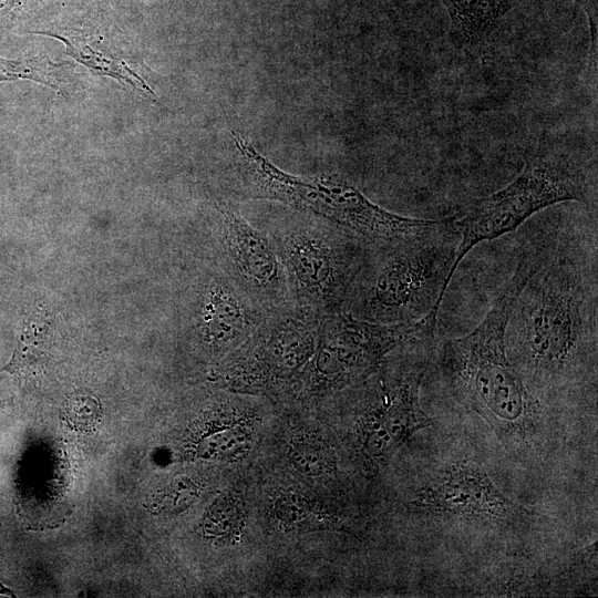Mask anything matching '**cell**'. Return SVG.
I'll use <instances>...</instances> for the list:
<instances>
[{
	"label": "cell",
	"instance_id": "obj_1",
	"mask_svg": "<svg viewBox=\"0 0 598 598\" xmlns=\"http://www.w3.org/2000/svg\"><path fill=\"white\" fill-rule=\"evenodd\" d=\"M533 267L505 332L509 360L538 380L570 375L597 342L596 244L533 246Z\"/></svg>",
	"mask_w": 598,
	"mask_h": 598
},
{
	"label": "cell",
	"instance_id": "obj_2",
	"mask_svg": "<svg viewBox=\"0 0 598 598\" xmlns=\"http://www.w3.org/2000/svg\"><path fill=\"white\" fill-rule=\"evenodd\" d=\"M532 246L483 320L468 333L441 347V367L457 398L505 441L523 442L534 432L537 403L508 358L505 332L514 300L533 267Z\"/></svg>",
	"mask_w": 598,
	"mask_h": 598
},
{
	"label": "cell",
	"instance_id": "obj_3",
	"mask_svg": "<svg viewBox=\"0 0 598 598\" xmlns=\"http://www.w3.org/2000/svg\"><path fill=\"white\" fill-rule=\"evenodd\" d=\"M457 245L451 217L432 234L371 245L342 310L379 324L426 319L436 329L441 305L455 274Z\"/></svg>",
	"mask_w": 598,
	"mask_h": 598
},
{
	"label": "cell",
	"instance_id": "obj_4",
	"mask_svg": "<svg viewBox=\"0 0 598 598\" xmlns=\"http://www.w3.org/2000/svg\"><path fill=\"white\" fill-rule=\"evenodd\" d=\"M292 210L288 223L266 230L283 266L291 299L322 317L341 311L371 244L326 218Z\"/></svg>",
	"mask_w": 598,
	"mask_h": 598
},
{
	"label": "cell",
	"instance_id": "obj_5",
	"mask_svg": "<svg viewBox=\"0 0 598 598\" xmlns=\"http://www.w3.org/2000/svg\"><path fill=\"white\" fill-rule=\"evenodd\" d=\"M587 200L586 177L575 164L557 155L529 157L511 183L451 216L458 236L454 272L478 244L515 230L534 214L553 205Z\"/></svg>",
	"mask_w": 598,
	"mask_h": 598
},
{
	"label": "cell",
	"instance_id": "obj_6",
	"mask_svg": "<svg viewBox=\"0 0 598 598\" xmlns=\"http://www.w3.org/2000/svg\"><path fill=\"white\" fill-rule=\"evenodd\" d=\"M322 316L291 301L266 313L235 351L228 377L235 382L267 384L290 380L310 363Z\"/></svg>",
	"mask_w": 598,
	"mask_h": 598
},
{
	"label": "cell",
	"instance_id": "obj_7",
	"mask_svg": "<svg viewBox=\"0 0 598 598\" xmlns=\"http://www.w3.org/2000/svg\"><path fill=\"white\" fill-rule=\"evenodd\" d=\"M216 209L224 272L266 311L291 302L283 266L268 233L255 228L228 202L217 203Z\"/></svg>",
	"mask_w": 598,
	"mask_h": 598
},
{
	"label": "cell",
	"instance_id": "obj_8",
	"mask_svg": "<svg viewBox=\"0 0 598 598\" xmlns=\"http://www.w3.org/2000/svg\"><path fill=\"white\" fill-rule=\"evenodd\" d=\"M417 509L467 519H513L517 511L478 465L460 461L446 466L412 503Z\"/></svg>",
	"mask_w": 598,
	"mask_h": 598
},
{
	"label": "cell",
	"instance_id": "obj_9",
	"mask_svg": "<svg viewBox=\"0 0 598 598\" xmlns=\"http://www.w3.org/2000/svg\"><path fill=\"white\" fill-rule=\"evenodd\" d=\"M200 290L194 328L198 341L213 353L236 350L268 312L225 272L208 276Z\"/></svg>",
	"mask_w": 598,
	"mask_h": 598
},
{
	"label": "cell",
	"instance_id": "obj_10",
	"mask_svg": "<svg viewBox=\"0 0 598 598\" xmlns=\"http://www.w3.org/2000/svg\"><path fill=\"white\" fill-rule=\"evenodd\" d=\"M422 372H415L383 389L369 411L363 426L364 451L374 460H386L414 432L432 425L433 420L420 404Z\"/></svg>",
	"mask_w": 598,
	"mask_h": 598
},
{
	"label": "cell",
	"instance_id": "obj_11",
	"mask_svg": "<svg viewBox=\"0 0 598 598\" xmlns=\"http://www.w3.org/2000/svg\"><path fill=\"white\" fill-rule=\"evenodd\" d=\"M450 18V39L463 49L484 41L512 9L511 0H442Z\"/></svg>",
	"mask_w": 598,
	"mask_h": 598
},
{
	"label": "cell",
	"instance_id": "obj_12",
	"mask_svg": "<svg viewBox=\"0 0 598 598\" xmlns=\"http://www.w3.org/2000/svg\"><path fill=\"white\" fill-rule=\"evenodd\" d=\"M60 39L69 48V54L81 63L87 65L92 71L113 76L137 89L146 96H154L153 91L145 84L143 79L138 76L126 63L118 56L113 55L95 43L94 37L87 34L81 28H65L60 32L50 33Z\"/></svg>",
	"mask_w": 598,
	"mask_h": 598
},
{
	"label": "cell",
	"instance_id": "obj_13",
	"mask_svg": "<svg viewBox=\"0 0 598 598\" xmlns=\"http://www.w3.org/2000/svg\"><path fill=\"white\" fill-rule=\"evenodd\" d=\"M48 322L41 313L29 315L19 336L17 348L3 368L20 379L38 373L47 360Z\"/></svg>",
	"mask_w": 598,
	"mask_h": 598
},
{
	"label": "cell",
	"instance_id": "obj_14",
	"mask_svg": "<svg viewBox=\"0 0 598 598\" xmlns=\"http://www.w3.org/2000/svg\"><path fill=\"white\" fill-rule=\"evenodd\" d=\"M291 465L306 476L317 477L333 470V456L326 444L313 439H297L288 448Z\"/></svg>",
	"mask_w": 598,
	"mask_h": 598
},
{
	"label": "cell",
	"instance_id": "obj_15",
	"mask_svg": "<svg viewBox=\"0 0 598 598\" xmlns=\"http://www.w3.org/2000/svg\"><path fill=\"white\" fill-rule=\"evenodd\" d=\"M50 62L39 58L7 59L0 56V82L32 80L59 90V80Z\"/></svg>",
	"mask_w": 598,
	"mask_h": 598
},
{
	"label": "cell",
	"instance_id": "obj_16",
	"mask_svg": "<svg viewBox=\"0 0 598 598\" xmlns=\"http://www.w3.org/2000/svg\"><path fill=\"white\" fill-rule=\"evenodd\" d=\"M240 422L214 433L205 441L204 455L218 460L236 458L250 443V431Z\"/></svg>",
	"mask_w": 598,
	"mask_h": 598
},
{
	"label": "cell",
	"instance_id": "obj_17",
	"mask_svg": "<svg viewBox=\"0 0 598 598\" xmlns=\"http://www.w3.org/2000/svg\"><path fill=\"white\" fill-rule=\"evenodd\" d=\"M208 522L209 530L217 537L236 535L243 523V507L237 496L227 493L218 498Z\"/></svg>",
	"mask_w": 598,
	"mask_h": 598
},
{
	"label": "cell",
	"instance_id": "obj_18",
	"mask_svg": "<svg viewBox=\"0 0 598 598\" xmlns=\"http://www.w3.org/2000/svg\"><path fill=\"white\" fill-rule=\"evenodd\" d=\"M28 0H0V33L12 30L25 17Z\"/></svg>",
	"mask_w": 598,
	"mask_h": 598
},
{
	"label": "cell",
	"instance_id": "obj_19",
	"mask_svg": "<svg viewBox=\"0 0 598 598\" xmlns=\"http://www.w3.org/2000/svg\"><path fill=\"white\" fill-rule=\"evenodd\" d=\"M586 11L588 13L590 34H591V62H597V3L596 0H588Z\"/></svg>",
	"mask_w": 598,
	"mask_h": 598
},
{
	"label": "cell",
	"instance_id": "obj_20",
	"mask_svg": "<svg viewBox=\"0 0 598 598\" xmlns=\"http://www.w3.org/2000/svg\"><path fill=\"white\" fill-rule=\"evenodd\" d=\"M0 594L13 596L12 592L0 582Z\"/></svg>",
	"mask_w": 598,
	"mask_h": 598
}]
</instances>
